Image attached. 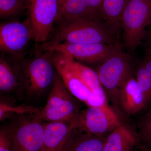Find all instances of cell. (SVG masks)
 <instances>
[{"label":"cell","mask_w":151,"mask_h":151,"mask_svg":"<svg viewBox=\"0 0 151 151\" xmlns=\"http://www.w3.org/2000/svg\"><path fill=\"white\" fill-rule=\"evenodd\" d=\"M117 37L99 18L86 16L59 24L49 42L117 45Z\"/></svg>","instance_id":"obj_1"},{"label":"cell","mask_w":151,"mask_h":151,"mask_svg":"<svg viewBox=\"0 0 151 151\" xmlns=\"http://www.w3.org/2000/svg\"><path fill=\"white\" fill-rule=\"evenodd\" d=\"M75 98L57 72L46 105L32 118L39 122H66L72 126L80 112Z\"/></svg>","instance_id":"obj_2"},{"label":"cell","mask_w":151,"mask_h":151,"mask_svg":"<svg viewBox=\"0 0 151 151\" xmlns=\"http://www.w3.org/2000/svg\"><path fill=\"white\" fill-rule=\"evenodd\" d=\"M151 24V1L150 0H129L122 15L124 46L134 51L146 35Z\"/></svg>","instance_id":"obj_3"},{"label":"cell","mask_w":151,"mask_h":151,"mask_svg":"<svg viewBox=\"0 0 151 151\" xmlns=\"http://www.w3.org/2000/svg\"><path fill=\"white\" fill-rule=\"evenodd\" d=\"M53 52H38L35 56L21 62L24 74V88L30 96L39 95L53 84L56 74L52 60Z\"/></svg>","instance_id":"obj_4"},{"label":"cell","mask_w":151,"mask_h":151,"mask_svg":"<svg viewBox=\"0 0 151 151\" xmlns=\"http://www.w3.org/2000/svg\"><path fill=\"white\" fill-rule=\"evenodd\" d=\"M101 63L96 73L106 94L117 104L121 88L132 74L131 57L121 49Z\"/></svg>","instance_id":"obj_5"},{"label":"cell","mask_w":151,"mask_h":151,"mask_svg":"<svg viewBox=\"0 0 151 151\" xmlns=\"http://www.w3.org/2000/svg\"><path fill=\"white\" fill-rule=\"evenodd\" d=\"M121 49L119 45L54 43L47 42L41 45L40 51L58 52L83 62L101 63Z\"/></svg>","instance_id":"obj_6"},{"label":"cell","mask_w":151,"mask_h":151,"mask_svg":"<svg viewBox=\"0 0 151 151\" xmlns=\"http://www.w3.org/2000/svg\"><path fill=\"white\" fill-rule=\"evenodd\" d=\"M27 18L33 40L44 43L48 39L59 13L58 0H27Z\"/></svg>","instance_id":"obj_7"},{"label":"cell","mask_w":151,"mask_h":151,"mask_svg":"<svg viewBox=\"0 0 151 151\" xmlns=\"http://www.w3.org/2000/svg\"><path fill=\"white\" fill-rule=\"evenodd\" d=\"M121 124L118 115L106 104L80 111L72 126L81 132L104 137Z\"/></svg>","instance_id":"obj_8"},{"label":"cell","mask_w":151,"mask_h":151,"mask_svg":"<svg viewBox=\"0 0 151 151\" xmlns=\"http://www.w3.org/2000/svg\"><path fill=\"white\" fill-rule=\"evenodd\" d=\"M33 34L29 19L5 22L0 25V50L19 59L31 40Z\"/></svg>","instance_id":"obj_9"},{"label":"cell","mask_w":151,"mask_h":151,"mask_svg":"<svg viewBox=\"0 0 151 151\" xmlns=\"http://www.w3.org/2000/svg\"><path fill=\"white\" fill-rule=\"evenodd\" d=\"M13 151H42L44 123L32 120L22 121L10 130Z\"/></svg>","instance_id":"obj_10"},{"label":"cell","mask_w":151,"mask_h":151,"mask_svg":"<svg viewBox=\"0 0 151 151\" xmlns=\"http://www.w3.org/2000/svg\"><path fill=\"white\" fill-rule=\"evenodd\" d=\"M52 60L57 72L68 90L76 98L86 103L92 91L73 69L68 55L61 52H53Z\"/></svg>","instance_id":"obj_11"},{"label":"cell","mask_w":151,"mask_h":151,"mask_svg":"<svg viewBox=\"0 0 151 151\" xmlns=\"http://www.w3.org/2000/svg\"><path fill=\"white\" fill-rule=\"evenodd\" d=\"M44 123L42 151H65L77 129L66 122Z\"/></svg>","instance_id":"obj_12"},{"label":"cell","mask_w":151,"mask_h":151,"mask_svg":"<svg viewBox=\"0 0 151 151\" xmlns=\"http://www.w3.org/2000/svg\"><path fill=\"white\" fill-rule=\"evenodd\" d=\"M11 56L9 59L3 56L0 58V90L2 93H12L24 88L21 59Z\"/></svg>","instance_id":"obj_13"},{"label":"cell","mask_w":151,"mask_h":151,"mask_svg":"<svg viewBox=\"0 0 151 151\" xmlns=\"http://www.w3.org/2000/svg\"><path fill=\"white\" fill-rule=\"evenodd\" d=\"M117 104L129 115L139 113L148 105L139 84L132 74L121 88L118 95Z\"/></svg>","instance_id":"obj_14"},{"label":"cell","mask_w":151,"mask_h":151,"mask_svg":"<svg viewBox=\"0 0 151 151\" xmlns=\"http://www.w3.org/2000/svg\"><path fill=\"white\" fill-rule=\"evenodd\" d=\"M139 142V135L122 123L105 137L102 151H133Z\"/></svg>","instance_id":"obj_15"},{"label":"cell","mask_w":151,"mask_h":151,"mask_svg":"<svg viewBox=\"0 0 151 151\" xmlns=\"http://www.w3.org/2000/svg\"><path fill=\"white\" fill-rule=\"evenodd\" d=\"M129 0H103L98 17L118 37L122 15Z\"/></svg>","instance_id":"obj_16"},{"label":"cell","mask_w":151,"mask_h":151,"mask_svg":"<svg viewBox=\"0 0 151 151\" xmlns=\"http://www.w3.org/2000/svg\"><path fill=\"white\" fill-rule=\"evenodd\" d=\"M105 139L77 129L65 151H102Z\"/></svg>","instance_id":"obj_17"},{"label":"cell","mask_w":151,"mask_h":151,"mask_svg":"<svg viewBox=\"0 0 151 151\" xmlns=\"http://www.w3.org/2000/svg\"><path fill=\"white\" fill-rule=\"evenodd\" d=\"M59 13L57 22L59 24L86 16L88 13L86 0H58Z\"/></svg>","instance_id":"obj_18"},{"label":"cell","mask_w":151,"mask_h":151,"mask_svg":"<svg viewBox=\"0 0 151 151\" xmlns=\"http://www.w3.org/2000/svg\"><path fill=\"white\" fill-rule=\"evenodd\" d=\"M136 79L145 96L148 105L151 103V55H146L139 65Z\"/></svg>","instance_id":"obj_19"},{"label":"cell","mask_w":151,"mask_h":151,"mask_svg":"<svg viewBox=\"0 0 151 151\" xmlns=\"http://www.w3.org/2000/svg\"><path fill=\"white\" fill-rule=\"evenodd\" d=\"M68 57L73 69L91 91H94L103 87L96 72L76 61L75 59L71 56L68 55Z\"/></svg>","instance_id":"obj_20"},{"label":"cell","mask_w":151,"mask_h":151,"mask_svg":"<svg viewBox=\"0 0 151 151\" xmlns=\"http://www.w3.org/2000/svg\"><path fill=\"white\" fill-rule=\"evenodd\" d=\"M41 108L25 105L14 106L4 101L0 103V121L4 120L14 115L31 114L34 116L37 114Z\"/></svg>","instance_id":"obj_21"},{"label":"cell","mask_w":151,"mask_h":151,"mask_svg":"<svg viewBox=\"0 0 151 151\" xmlns=\"http://www.w3.org/2000/svg\"><path fill=\"white\" fill-rule=\"evenodd\" d=\"M25 7L26 0H0V17L6 18L20 13Z\"/></svg>","instance_id":"obj_22"},{"label":"cell","mask_w":151,"mask_h":151,"mask_svg":"<svg viewBox=\"0 0 151 151\" xmlns=\"http://www.w3.org/2000/svg\"><path fill=\"white\" fill-rule=\"evenodd\" d=\"M139 125L140 142L151 145V109L142 118Z\"/></svg>","instance_id":"obj_23"},{"label":"cell","mask_w":151,"mask_h":151,"mask_svg":"<svg viewBox=\"0 0 151 151\" xmlns=\"http://www.w3.org/2000/svg\"><path fill=\"white\" fill-rule=\"evenodd\" d=\"M85 104L88 107H99L108 104L107 94L103 87L92 91Z\"/></svg>","instance_id":"obj_24"},{"label":"cell","mask_w":151,"mask_h":151,"mask_svg":"<svg viewBox=\"0 0 151 151\" xmlns=\"http://www.w3.org/2000/svg\"><path fill=\"white\" fill-rule=\"evenodd\" d=\"M0 151H13L10 130L1 129L0 131Z\"/></svg>","instance_id":"obj_25"},{"label":"cell","mask_w":151,"mask_h":151,"mask_svg":"<svg viewBox=\"0 0 151 151\" xmlns=\"http://www.w3.org/2000/svg\"><path fill=\"white\" fill-rule=\"evenodd\" d=\"M89 15L98 17L99 10L103 0H86Z\"/></svg>","instance_id":"obj_26"},{"label":"cell","mask_w":151,"mask_h":151,"mask_svg":"<svg viewBox=\"0 0 151 151\" xmlns=\"http://www.w3.org/2000/svg\"><path fill=\"white\" fill-rule=\"evenodd\" d=\"M147 46V54L151 55V24L149 26V29L147 34L146 40Z\"/></svg>","instance_id":"obj_27"},{"label":"cell","mask_w":151,"mask_h":151,"mask_svg":"<svg viewBox=\"0 0 151 151\" xmlns=\"http://www.w3.org/2000/svg\"><path fill=\"white\" fill-rule=\"evenodd\" d=\"M138 148L139 151H151V145L141 144Z\"/></svg>","instance_id":"obj_28"},{"label":"cell","mask_w":151,"mask_h":151,"mask_svg":"<svg viewBox=\"0 0 151 151\" xmlns=\"http://www.w3.org/2000/svg\"><path fill=\"white\" fill-rule=\"evenodd\" d=\"M150 1H151V0H150Z\"/></svg>","instance_id":"obj_29"},{"label":"cell","mask_w":151,"mask_h":151,"mask_svg":"<svg viewBox=\"0 0 151 151\" xmlns=\"http://www.w3.org/2000/svg\"><path fill=\"white\" fill-rule=\"evenodd\" d=\"M26 1H27V0H26Z\"/></svg>","instance_id":"obj_30"}]
</instances>
